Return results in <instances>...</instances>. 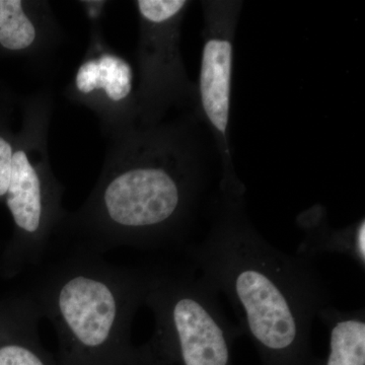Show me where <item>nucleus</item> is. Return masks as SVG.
Listing matches in <instances>:
<instances>
[{
    "mask_svg": "<svg viewBox=\"0 0 365 365\" xmlns=\"http://www.w3.org/2000/svg\"><path fill=\"white\" fill-rule=\"evenodd\" d=\"M193 126L180 119L109 139L95 188L81 208L66 212L53 247L103 256L119 247L182 245L205 188Z\"/></svg>",
    "mask_w": 365,
    "mask_h": 365,
    "instance_id": "f257e3e1",
    "label": "nucleus"
},
{
    "mask_svg": "<svg viewBox=\"0 0 365 365\" xmlns=\"http://www.w3.org/2000/svg\"><path fill=\"white\" fill-rule=\"evenodd\" d=\"M245 194L246 187L218 190L208 234L187 255L232 304L261 365H319L312 333L330 304L328 287L313 261L275 248L256 230Z\"/></svg>",
    "mask_w": 365,
    "mask_h": 365,
    "instance_id": "f03ea898",
    "label": "nucleus"
},
{
    "mask_svg": "<svg viewBox=\"0 0 365 365\" xmlns=\"http://www.w3.org/2000/svg\"><path fill=\"white\" fill-rule=\"evenodd\" d=\"M26 294L54 327L57 365H133L132 324L144 306L145 269L61 250Z\"/></svg>",
    "mask_w": 365,
    "mask_h": 365,
    "instance_id": "7ed1b4c3",
    "label": "nucleus"
},
{
    "mask_svg": "<svg viewBox=\"0 0 365 365\" xmlns=\"http://www.w3.org/2000/svg\"><path fill=\"white\" fill-rule=\"evenodd\" d=\"M203 277L181 269H145L144 306L155 319L153 335L136 347L133 365H235L242 332Z\"/></svg>",
    "mask_w": 365,
    "mask_h": 365,
    "instance_id": "20e7f679",
    "label": "nucleus"
},
{
    "mask_svg": "<svg viewBox=\"0 0 365 365\" xmlns=\"http://www.w3.org/2000/svg\"><path fill=\"white\" fill-rule=\"evenodd\" d=\"M52 113L49 91H38L21 101V125L16 132L11 182L4 201L14 225L0 261V273L6 278L43 263L66 215L62 206L63 186L53 173L48 153Z\"/></svg>",
    "mask_w": 365,
    "mask_h": 365,
    "instance_id": "39448f33",
    "label": "nucleus"
},
{
    "mask_svg": "<svg viewBox=\"0 0 365 365\" xmlns=\"http://www.w3.org/2000/svg\"><path fill=\"white\" fill-rule=\"evenodd\" d=\"M139 35L136 59L137 126L162 123L175 107L196 103V85L188 78L182 58V21L188 0H137Z\"/></svg>",
    "mask_w": 365,
    "mask_h": 365,
    "instance_id": "423d86ee",
    "label": "nucleus"
},
{
    "mask_svg": "<svg viewBox=\"0 0 365 365\" xmlns=\"http://www.w3.org/2000/svg\"><path fill=\"white\" fill-rule=\"evenodd\" d=\"M203 9L202 53L196 85L197 114L212 134L222 163L220 186L242 184L235 173L230 139L235 39L242 1L208 0Z\"/></svg>",
    "mask_w": 365,
    "mask_h": 365,
    "instance_id": "0eeeda50",
    "label": "nucleus"
},
{
    "mask_svg": "<svg viewBox=\"0 0 365 365\" xmlns=\"http://www.w3.org/2000/svg\"><path fill=\"white\" fill-rule=\"evenodd\" d=\"M64 95L93 112L109 139L137 126L133 68L108 45L101 25L91 26L88 49Z\"/></svg>",
    "mask_w": 365,
    "mask_h": 365,
    "instance_id": "6e6552de",
    "label": "nucleus"
},
{
    "mask_svg": "<svg viewBox=\"0 0 365 365\" xmlns=\"http://www.w3.org/2000/svg\"><path fill=\"white\" fill-rule=\"evenodd\" d=\"M60 39L50 2L0 0V58H45Z\"/></svg>",
    "mask_w": 365,
    "mask_h": 365,
    "instance_id": "1a4fd4ad",
    "label": "nucleus"
},
{
    "mask_svg": "<svg viewBox=\"0 0 365 365\" xmlns=\"http://www.w3.org/2000/svg\"><path fill=\"white\" fill-rule=\"evenodd\" d=\"M41 319L26 292L0 300V365H57L41 343Z\"/></svg>",
    "mask_w": 365,
    "mask_h": 365,
    "instance_id": "9d476101",
    "label": "nucleus"
},
{
    "mask_svg": "<svg viewBox=\"0 0 365 365\" xmlns=\"http://www.w3.org/2000/svg\"><path fill=\"white\" fill-rule=\"evenodd\" d=\"M297 223L304 235L297 250V256L313 261L319 255H343L364 271V217L347 227L334 228L329 223L327 209L317 204L302 211L297 217Z\"/></svg>",
    "mask_w": 365,
    "mask_h": 365,
    "instance_id": "9b49d317",
    "label": "nucleus"
},
{
    "mask_svg": "<svg viewBox=\"0 0 365 365\" xmlns=\"http://www.w3.org/2000/svg\"><path fill=\"white\" fill-rule=\"evenodd\" d=\"M329 333V351L319 365H365V312L328 304L318 314Z\"/></svg>",
    "mask_w": 365,
    "mask_h": 365,
    "instance_id": "f8f14e48",
    "label": "nucleus"
},
{
    "mask_svg": "<svg viewBox=\"0 0 365 365\" xmlns=\"http://www.w3.org/2000/svg\"><path fill=\"white\" fill-rule=\"evenodd\" d=\"M14 146L16 132L11 128L9 113L0 108V203L6 201L9 188Z\"/></svg>",
    "mask_w": 365,
    "mask_h": 365,
    "instance_id": "ddd939ff",
    "label": "nucleus"
},
{
    "mask_svg": "<svg viewBox=\"0 0 365 365\" xmlns=\"http://www.w3.org/2000/svg\"><path fill=\"white\" fill-rule=\"evenodd\" d=\"M79 6L83 7V13L90 21L91 26L101 25L105 9L108 6L107 1H78Z\"/></svg>",
    "mask_w": 365,
    "mask_h": 365,
    "instance_id": "4468645a",
    "label": "nucleus"
}]
</instances>
